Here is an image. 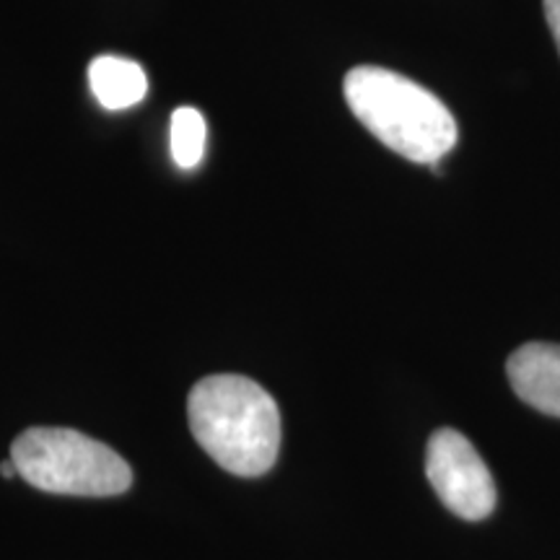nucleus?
<instances>
[{
  "mask_svg": "<svg viewBox=\"0 0 560 560\" xmlns=\"http://www.w3.org/2000/svg\"><path fill=\"white\" fill-rule=\"evenodd\" d=\"M19 478L58 495H120L132 470L102 441L73 429H30L11 444Z\"/></svg>",
  "mask_w": 560,
  "mask_h": 560,
  "instance_id": "3",
  "label": "nucleus"
},
{
  "mask_svg": "<svg viewBox=\"0 0 560 560\" xmlns=\"http://www.w3.org/2000/svg\"><path fill=\"white\" fill-rule=\"evenodd\" d=\"M511 389L529 408L560 418V346L527 342L509 355Z\"/></svg>",
  "mask_w": 560,
  "mask_h": 560,
  "instance_id": "5",
  "label": "nucleus"
},
{
  "mask_svg": "<svg viewBox=\"0 0 560 560\" xmlns=\"http://www.w3.org/2000/svg\"><path fill=\"white\" fill-rule=\"evenodd\" d=\"M89 86L104 109L120 112L143 102L145 91H149V79L136 60L100 55L89 66Z\"/></svg>",
  "mask_w": 560,
  "mask_h": 560,
  "instance_id": "6",
  "label": "nucleus"
},
{
  "mask_svg": "<svg viewBox=\"0 0 560 560\" xmlns=\"http://www.w3.org/2000/svg\"><path fill=\"white\" fill-rule=\"evenodd\" d=\"M192 436L208 457L240 478H260L276 465L280 410L260 384L240 374H213L187 400Z\"/></svg>",
  "mask_w": 560,
  "mask_h": 560,
  "instance_id": "1",
  "label": "nucleus"
},
{
  "mask_svg": "<svg viewBox=\"0 0 560 560\" xmlns=\"http://www.w3.org/2000/svg\"><path fill=\"white\" fill-rule=\"evenodd\" d=\"M545 19H548V26L552 32V39H556V47L560 52V0H542Z\"/></svg>",
  "mask_w": 560,
  "mask_h": 560,
  "instance_id": "8",
  "label": "nucleus"
},
{
  "mask_svg": "<svg viewBox=\"0 0 560 560\" xmlns=\"http://www.w3.org/2000/svg\"><path fill=\"white\" fill-rule=\"evenodd\" d=\"M0 475H3V478H19V470H16V465H13V459L9 457L3 462V465H0Z\"/></svg>",
  "mask_w": 560,
  "mask_h": 560,
  "instance_id": "9",
  "label": "nucleus"
},
{
  "mask_svg": "<svg viewBox=\"0 0 560 560\" xmlns=\"http://www.w3.org/2000/svg\"><path fill=\"white\" fill-rule=\"evenodd\" d=\"M170 145L179 170H195L206 153V117L195 107H179L172 115Z\"/></svg>",
  "mask_w": 560,
  "mask_h": 560,
  "instance_id": "7",
  "label": "nucleus"
},
{
  "mask_svg": "<svg viewBox=\"0 0 560 560\" xmlns=\"http://www.w3.org/2000/svg\"><path fill=\"white\" fill-rule=\"evenodd\" d=\"M342 91L363 128L402 159L433 166L457 145V120L446 104L395 70L353 68Z\"/></svg>",
  "mask_w": 560,
  "mask_h": 560,
  "instance_id": "2",
  "label": "nucleus"
},
{
  "mask_svg": "<svg viewBox=\"0 0 560 560\" xmlns=\"http://www.w3.org/2000/svg\"><path fill=\"white\" fill-rule=\"evenodd\" d=\"M425 475L431 488L459 520L480 522L495 509V482L478 450L454 429H441L425 450Z\"/></svg>",
  "mask_w": 560,
  "mask_h": 560,
  "instance_id": "4",
  "label": "nucleus"
}]
</instances>
